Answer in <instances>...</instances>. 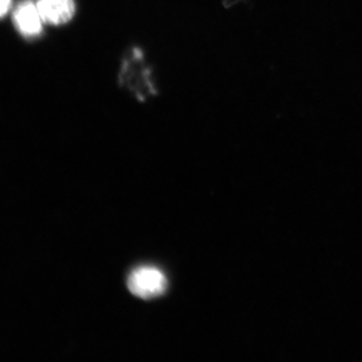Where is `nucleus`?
<instances>
[{
  "instance_id": "obj_1",
  "label": "nucleus",
  "mask_w": 362,
  "mask_h": 362,
  "mask_svg": "<svg viewBox=\"0 0 362 362\" xmlns=\"http://www.w3.org/2000/svg\"><path fill=\"white\" fill-rule=\"evenodd\" d=\"M119 81L121 86L129 90L139 101H146L148 98L157 94L152 71L145 63L143 52L137 47L131 49L124 58Z\"/></svg>"
},
{
  "instance_id": "obj_2",
  "label": "nucleus",
  "mask_w": 362,
  "mask_h": 362,
  "mask_svg": "<svg viewBox=\"0 0 362 362\" xmlns=\"http://www.w3.org/2000/svg\"><path fill=\"white\" fill-rule=\"evenodd\" d=\"M128 289L134 296L149 300L161 296L168 290L165 274L154 266H140L131 272Z\"/></svg>"
},
{
  "instance_id": "obj_3",
  "label": "nucleus",
  "mask_w": 362,
  "mask_h": 362,
  "mask_svg": "<svg viewBox=\"0 0 362 362\" xmlns=\"http://www.w3.org/2000/svg\"><path fill=\"white\" fill-rule=\"evenodd\" d=\"M13 20L18 32L26 39H35L42 33L45 23L37 2L33 0L21 1L14 8Z\"/></svg>"
},
{
  "instance_id": "obj_4",
  "label": "nucleus",
  "mask_w": 362,
  "mask_h": 362,
  "mask_svg": "<svg viewBox=\"0 0 362 362\" xmlns=\"http://www.w3.org/2000/svg\"><path fill=\"white\" fill-rule=\"evenodd\" d=\"M37 8L45 25H63L75 16V0H37Z\"/></svg>"
},
{
  "instance_id": "obj_5",
  "label": "nucleus",
  "mask_w": 362,
  "mask_h": 362,
  "mask_svg": "<svg viewBox=\"0 0 362 362\" xmlns=\"http://www.w3.org/2000/svg\"><path fill=\"white\" fill-rule=\"evenodd\" d=\"M13 0H0V18H4L11 9Z\"/></svg>"
}]
</instances>
